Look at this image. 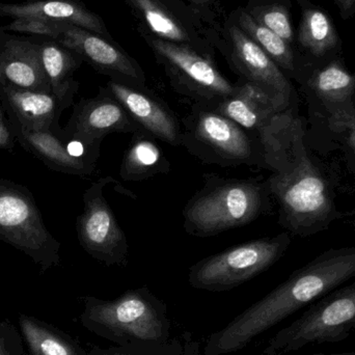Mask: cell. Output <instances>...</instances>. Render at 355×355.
<instances>
[{
  "label": "cell",
  "mask_w": 355,
  "mask_h": 355,
  "mask_svg": "<svg viewBox=\"0 0 355 355\" xmlns=\"http://www.w3.org/2000/svg\"><path fill=\"white\" fill-rule=\"evenodd\" d=\"M266 180L279 206V223L292 235L310 237L347 216L336 205L331 180L309 152L298 110L282 114L262 139Z\"/></svg>",
  "instance_id": "6da1fadb"
},
{
  "label": "cell",
  "mask_w": 355,
  "mask_h": 355,
  "mask_svg": "<svg viewBox=\"0 0 355 355\" xmlns=\"http://www.w3.org/2000/svg\"><path fill=\"white\" fill-rule=\"evenodd\" d=\"M354 277L355 246L321 252L227 327L212 334L204 354L223 355L244 349L254 338Z\"/></svg>",
  "instance_id": "7a4b0ae2"
},
{
  "label": "cell",
  "mask_w": 355,
  "mask_h": 355,
  "mask_svg": "<svg viewBox=\"0 0 355 355\" xmlns=\"http://www.w3.org/2000/svg\"><path fill=\"white\" fill-rule=\"evenodd\" d=\"M271 211L266 181L204 175V185L184 207L183 227L207 238L243 227Z\"/></svg>",
  "instance_id": "3957f363"
},
{
  "label": "cell",
  "mask_w": 355,
  "mask_h": 355,
  "mask_svg": "<svg viewBox=\"0 0 355 355\" xmlns=\"http://www.w3.org/2000/svg\"><path fill=\"white\" fill-rule=\"evenodd\" d=\"M83 323L96 335L124 348L162 346L170 339L168 309L147 287L114 300L85 297Z\"/></svg>",
  "instance_id": "277c9868"
},
{
  "label": "cell",
  "mask_w": 355,
  "mask_h": 355,
  "mask_svg": "<svg viewBox=\"0 0 355 355\" xmlns=\"http://www.w3.org/2000/svg\"><path fill=\"white\" fill-rule=\"evenodd\" d=\"M181 123L182 146L204 164L265 170L262 141L209 104L194 102Z\"/></svg>",
  "instance_id": "5b68a950"
},
{
  "label": "cell",
  "mask_w": 355,
  "mask_h": 355,
  "mask_svg": "<svg viewBox=\"0 0 355 355\" xmlns=\"http://www.w3.org/2000/svg\"><path fill=\"white\" fill-rule=\"evenodd\" d=\"M355 331V281L340 286L277 331L262 355H286L310 345L340 343Z\"/></svg>",
  "instance_id": "8992f818"
},
{
  "label": "cell",
  "mask_w": 355,
  "mask_h": 355,
  "mask_svg": "<svg viewBox=\"0 0 355 355\" xmlns=\"http://www.w3.org/2000/svg\"><path fill=\"white\" fill-rule=\"evenodd\" d=\"M290 244L291 236L286 232L232 246L192 265L188 283L194 289L230 291L273 266Z\"/></svg>",
  "instance_id": "52a82bcc"
},
{
  "label": "cell",
  "mask_w": 355,
  "mask_h": 355,
  "mask_svg": "<svg viewBox=\"0 0 355 355\" xmlns=\"http://www.w3.org/2000/svg\"><path fill=\"white\" fill-rule=\"evenodd\" d=\"M0 240L33 259L45 271L60 264V241L44 223L33 193L0 179Z\"/></svg>",
  "instance_id": "ba28073f"
},
{
  "label": "cell",
  "mask_w": 355,
  "mask_h": 355,
  "mask_svg": "<svg viewBox=\"0 0 355 355\" xmlns=\"http://www.w3.org/2000/svg\"><path fill=\"white\" fill-rule=\"evenodd\" d=\"M110 183L118 181L112 177L100 178L85 190L83 211L76 220L77 238L85 252L102 264L126 267L128 239L104 194Z\"/></svg>",
  "instance_id": "9c48e42d"
},
{
  "label": "cell",
  "mask_w": 355,
  "mask_h": 355,
  "mask_svg": "<svg viewBox=\"0 0 355 355\" xmlns=\"http://www.w3.org/2000/svg\"><path fill=\"white\" fill-rule=\"evenodd\" d=\"M154 51L166 64L178 93L194 102L213 104L235 91L210 58L196 53L191 48L159 37H149Z\"/></svg>",
  "instance_id": "30bf717a"
},
{
  "label": "cell",
  "mask_w": 355,
  "mask_h": 355,
  "mask_svg": "<svg viewBox=\"0 0 355 355\" xmlns=\"http://www.w3.org/2000/svg\"><path fill=\"white\" fill-rule=\"evenodd\" d=\"M139 129L124 106L101 87L97 97L75 104L62 128V137L66 143L81 144L89 154L99 158L102 141L108 135H132Z\"/></svg>",
  "instance_id": "8fae6325"
},
{
  "label": "cell",
  "mask_w": 355,
  "mask_h": 355,
  "mask_svg": "<svg viewBox=\"0 0 355 355\" xmlns=\"http://www.w3.org/2000/svg\"><path fill=\"white\" fill-rule=\"evenodd\" d=\"M55 41L102 73L110 75L112 80L145 87V74L137 62L102 35L64 22Z\"/></svg>",
  "instance_id": "7c38bea8"
},
{
  "label": "cell",
  "mask_w": 355,
  "mask_h": 355,
  "mask_svg": "<svg viewBox=\"0 0 355 355\" xmlns=\"http://www.w3.org/2000/svg\"><path fill=\"white\" fill-rule=\"evenodd\" d=\"M103 89L124 106L139 128L173 147L182 146L181 121L164 100L149 93L145 87L112 79Z\"/></svg>",
  "instance_id": "4fadbf2b"
},
{
  "label": "cell",
  "mask_w": 355,
  "mask_h": 355,
  "mask_svg": "<svg viewBox=\"0 0 355 355\" xmlns=\"http://www.w3.org/2000/svg\"><path fill=\"white\" fill-rule=\"evenodd\" d=\"M230 35L231 60L241 78L297 107V94L283 70L239 26H232Z\"/></svg>",
  "instance_id": "5bb4252c"
},
{
  "label": "cell",
  "mask_w": 355,
  "mask_h": 355,
  "mask_svg": "<svg viewBox=\"0 0 355 355\" xmlns=\"http://www.w3.org/2000/svg\"><path fill=\"white\" fill-rule=\"evenodd\" d=\"M209 105L261 141L282 114L291 110H298L242 78L236 83L232 95Z\"/></svg>",
  "instance_id": "9a60e30c"
},
{
  "label": "cell",
  "mask_w": 355,
  "mask_h": 355,
  "mask_svg": "<svg viewBox=\"0 0 355 355\" xmlns=\"http://www.w3.org/2000/svg\"><path fill=\"white\" fill-rule=\"evenodd\" d=\"M295 80L309 101L320 108L322 116L355 101V72L346 68L341 56L317 64L302 62Z\"/></svg>",
  "instance_id": "2e32d148"
},
{
  "label": "cell",
  "mask_w": 355,
  "mask_h": 355,
  "mask_svg": "<svg viewBox=\"0 0 355 355\" xmlns=\"http://www.w3.org/2000/svg\"><path fill=\"white\" fill-rule=\"evenodd\" d=\"M17 143L54 172L80 178L92 176L97 160L79 157L71 151L69 143L50 131L24 128L10 110H6Z\"/></svg>",
  "instance_id": "e0dca14e"
},
{
  "label": "cell",
  "mask_w": 355,
  "mask_h": 355,
  "mask_svg": "<svg viewBox=\"0 0 355 355\" xmlns=\"http://www.w3.org/2000/svg\"><path fill=\"white\" fill-rule=\"evenodd\" d=\"M0 85L52 93L42 62L41 46L21 40L6 42L0 52Z\"/></svg>",
  "instance_id": "ac0fdd59"
},
{
  "label": "cell",
  "mask_w": 355,
  "mask_h": 355,
  "mask_svg": "<svg viewBox=\"0 0 355 355\" xmlns=\"http://www.w3.org/2000/svg\"><path fill=\"white\" fill-rule=\"evenodd\" d=\"M0 92L4 108L10 110L24 128L50 131L64 141L60 126L62 112L53 94L37 93L10 85H0Z\"/></svg>",
  "instance_id": "d6986e66"
},
{
  "label": "cell",
  "mask_w": 355,
  "mask_h": 355,
  "mask_svg": "<svg viewBox=\"0 0 355 355\" xmlns=\"http://www.w3.org/2000/svg\"><path fill=\"white\" fill-rule=\"evenodd\" d=\"M0 16L70 23L100 35H108L103 21L76 0H37L20 4L0 2Z\"/></svg>",
  "instance_id": "ffe728a7"
},
{
  "label": "cell",
  "mask_w": 355,
  "mask_h": 355,
  "mask_svg": "<svg viewBox=\"0 0 355 355\" xmlns=\"http://www.w3.org/2000/svg\"><path fill=\"white\" fill-rule=\"evenodd\" d=\"M298 3L302 8L297 31L300 47L318 62L339 56L342 40L331 16L310 0H300Z\"/></svg>",
  "instance_id": "44dd1931"
},
{
  "label": "cell",
  "mask_w": 355,
  "mask_h": 355,
  "mask_svg": "<svg viewBox=\"0 0 355 355\" xmlns=\"http://www.w3.org/2000/svg\"><path fill=\"white\" fill-rule=\"evenodd\" d=\"M171 162L158 145L157 139L144 129L132 133L123 156L120 177L124 181L139 182L157 175L168 174Z\"/></svg>",
  "instance_id": "7402d4cb"
},
{
  "label": "cell",
  "mask_w": 355,
  "mask_h": 355,
  "mask_svg": "<svg viewBox=\"0 0 355 355\" xmlns=\"http://www.w3.org/2000/svg\"><path fill=\"white\" fill-rule=\"evenodd\" d=\"M41 46L42 62L51 85L52 94L64 112L74 103L79 85L73 74L79 67V60L72 51L56 42H45Z\"/></svg>",
  "instance_id": "603a6c76"
},
{
  "label": "cell",
  "mask_w": 355,
  "mask_h": 355,
  "mask_svg": "<svg viewBox=\"0 0 355 355\" xmlns=\"http://www.w3.org/2000/svg\"><path fill=\"white\" fill-rule=\"evenodd\" d=\"M238 26L283 70L288 77L295 79L300 69V58L289 43L277 33L257 22L250 12H240Z\"/></svg>",
  "instance_id": "cb8c5ba5"
},
{
  "label": "cell",
  "mask_w": 355,
  "mask_h": 355,
  "mask_svg": "<svg viewBox=\"0 0 355 355\" xmlns=\"http://www.w3.org/2000/svg\"><path fill=\"white\" fill-rule=\"evenodd\" d=\"M143 17L159 39L173 43L189 42L188 31L176 15L162 0H127Z\"/></svg>",
  "instance_id": "d4e9b609"
},
{
  "label": "cell",
  "mask_w": 355,
  "mask_h": 355,
  "mask_svg": "<svg viewBox=\"0 0 355 355\" xmlns=\"http://www.w3.org/2000/svg\"><path fill=\"white\" fill-rule=\"evenodd\" d=\"M20 325L33 355H78L69 342L39 327L33 321L22 317Z\"/></svg>",
  "instance_id": "484cf974"
},
{
  "label": "cell",
  "mask_w": 355,
  "mask_h": 355,
  "mask_svg": "<svg viewBox=\"0 0 355 355\" xmlns=\"http://www.w3.org/2000/svg\"><path fill=\"white\" fill-rule=\"evenodd\" d=\"M250 15L257 22L277 33L290 45L293 44L294 31L289 3L272 2L264 4L254 8Z\"/></svg>",
  "instance_id": "4316f807"
},
{
  "label": "cell",
  "mask_w": 355,
  "mask_h": 355,
  "mask_svg": "<svg viewBox=\"0 0 355 355\" xmlns=\"http://www.w3.org/2000/svg\"><path fill=\"white\" fill-rule=\"evenodd\" d=\"M346 153L355 160V101L323 114Z\"/></svg>",
  "instance_id": "83f0119b"
},
{
  "label": "cell",
  "mask_w": 355,
  "mask_h": 355,
  "mask_svg": "<svg viewBox=\"0 0 355 355\" xmlns=\"http://www.w3.org/2000/svg\"><path fill=\"white\" fill-rule=\"evenodd\" d=\"M62 23L64 22L40 18H17L10 24L0 27V31H12L16 33L46 35L56 40L60 35Z\"/></svg>",
  "instance_id": "f1b7e54d"
},
{
  "label": "cell",
  "mask_w": 355,
  "mask_h": 355,
  "mask_svg": "<svg viewBox=\"0 0 355 355\" xmlns=\"http://www.w3.org/2000/svg\"><path fill=\"white\" fill-rule=\"evenodd\" d=\"M343 20H349L355 15V0H335Z\"/></svg>",
  "instance_id": "f546056e"
},
{
  "label": "cell",
  "mask_w": 355,
  "mask_h": 355,
  "mask_svg": "<svg viewBox=\"0 0 355 355\" xmlns=\"http://www.w3.org/2000/svg\"><path fill=\"white\" fill-rule=\"evenodd\" d=\"M91 355H139L133 354L132 348L112 347L110 349L96 348Z\"/></svg>",
  "instance_id": "4dcf8cb0"
},
{
  "label": "cell",
  "mask_w": 355,
  "mask_h": 355,
  "mask_svg": "<svg viewBox=\"0 0 355 355\" xmlns=\"http://www.w3.org/2000/svg\"><path fill=\"white\" fill-rule=\"evenodd\" d=\"M312 355H355V352H343V354H312Z\"/></svg>",
  "instance_id": "1f68e13d"
},
{
  "label": "cell",
  "mask_w": 355,
  "mask_h": 355,
  "mask_svg": "<svg viewBox=\"0 0 355 355\" xmlns=\"http://www.w3.org/2000/svg\"><path fill=\"white\" fill-rule=\"evenodd\" d=\"M0 355H8L6 354V352H4V349L2 348L1 345H0Z\"/></svg>",
  "instance_id": "d6a6232c"
},
{
  "label": "cell",
  "mask_w": 355,
  "mask_h": 355,
  "mask_svg": "<svg viewBox=\"0 0 355 355\" xmlns=\"http://www.w3.org/2000/svg\"><path fill=\"white\" fill-rule=\"evenodd\" d=\"M196 1L200 2V3H206V2L211 1V0H196Z\"/></svg>",
  "instance_id": "836d02e7"
},
{
  "label": "cell",
  "mask_w": 355,
  "mask_h": 355,
  "mask_svg": "<svg viewBox=\"0 0 355 355\" xmlns=\"http://www.w3.org/2000/svg\"><path fill=\"white\" fill-rule=\"evenodd\" d=\"M350 225H352V227H354L355 229V217L354 219H352V220H350Z\"/></svg>",
  "instance_id": "e575fe53"
},
{
  "label": "cell",
  "mask_w": 355,
  "mask_h": 355,
  "mask_svg": "<svg viewBox=\"0 0 355 355\" xmlns=\"http://www.w3.org/2000/svg\"><path fill=\"white\" fill-rule=\"evenodd\" d=\"M76 1H79V0H76Z\"/></svg>",
  "instance_id": "d590c367"
}]
</instances>
